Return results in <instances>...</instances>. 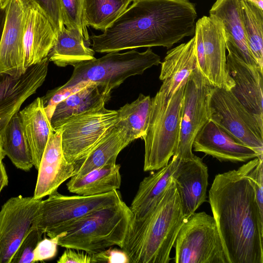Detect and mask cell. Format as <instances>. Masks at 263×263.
Instances as JSON below:
<instances>
[{"instance_id":"cell-22","label":"cell","mask_w":263,"mask_h":263,"mask_svg":"<svg viewBox=\"0 0 263 263\" xmlns=\"http://www.w3.org/2000/svg\"><path fill=\"white\" fill-rule=\"evenodd\" d=\"M161 64L159 79L162 84L159 90L171 96L186 82L197 67L195 36L186 43L168 50Z\"/></svg>"},{"instance_id":"cell-39","label":"cell","mask_w":263,"mask_h":263,"mask_svg":"<svg viewBox=\"0 0 263 263\" xmlns=\"http://www.w3.org/2000/svg\"><path fill=\"white\" fill-rule=\"evenodd\" d=\"M92 255V263H129L127 254L121 248L110 247Z\"/></svg>"},{"instance_id":"cell-28","label":"cell","mask_w":263,"mask_h":263,"mask_svg":"<svg viewBox=\"0 0 263 263\" xmlns=\"http://www.w3.org/2000/svg\"><path fill=\"white\" fill-rule=\"evenodd\" d=\"M80 32L64 26L57 33L54 44L48 58L59 67L74 66L81 62L94 59L95 51L89 46Z\"/></svg>"},{"instance_id":"cell-21","label":"cell","mask_w":263,"mask_h":263,"mask_svg":"<svg viewBox=\"0 0 263 263\" xmlns=\"http://www.w3.org/2000/svg\"><path fill=\"white\" fill-rule=\"evenodd\" d=\"M209 14L221 22L226 49L235 53L249 65L261 71L248 48L241 16L240 0H216Z\"/></svg>"},{"instance_id":"cell-9","label":"cell","mask_w":263,"mask_h":263,"mask_svg":"<svg viewBox=\"0 0 263 263\" xmlns=\"http://www.w3.org/2000/svg\"><path fill=\"white\" fill-rule=\"evenodd\" d=\"M214 87L198 67L186 81L182 102L179 142L174 154L181 161L194 157V140L211 119L210 101Z\"/></svg>"},{"instance_id":"cell-2","label":"cell","mask_w":263,"mask_h":263,"mask_svg":"<svg viewBox=\"0 0 263 263\" xmlns=\"http://www.w3.org/2000/svg\"><path fill=\"white\" fill-rule=\"evenodd\" d=\"M209 202L229 263H263V216L239 169L216 175Z\"/></svg>"},{"instance_id":"cell-8","label":"cell","mask_w":263,"mask_h":263,"mask_svg":"<svg viewBox=\"0 0 263 263\" xmlns=\"http://www.w3.org/2000/svg\"><path fill=\"white\" fill-rule=\"evenodd\" d=\"M106 103L70 118L58 128L61 131L62 149L68 162L74 163L83 158L117 122V111L106 109Z\"/></svg>"},{"instance_id":"cell-15","label":"cell","mask_w":263,"mask_h":263,"mask_svg":"<svg viewBox=\"0 0 263 263\" xmlns=\"http://www.w3.org/2000/svg\"><path fill=\"white\" fill-rule=\"evenodd\" d=\"M24 3L23 47L26 70L43 60L53 47L57 32L42 10L31 0Z\"/></svg>"},{"instance_id":"cell-18","label":"cell","mask_w":263,"mask_h":263,"mask_svg":"<svg viewBox=\"0 0 263 263\" xmlns=\"http://www.w3.org/2000/svg\"><path fill=\"white\" fill-rule=\"evenodd\" d=\"M74 163L65 159L62 146L61 131L50 135L37 170L38 175L33 197L42 199L57 191L67 179L74 176Z\"/></svg>"},{"instance_id":"cell-40","label":"cell","mask_w":263,"mask_h":263,"mask_svg":"<svg viewBox=\"0 0 263 263\" xmlns=\"http://www.w3.org/2000/svg\"><path fill=\"white\" fill-rule=\"evenodd\" d=\"M57 262L92 263V255L82 250L66 248Z\"/></svg>"},{"instance_id":"cell-30","label":"cell","mask_w":263,"mask_h":263,"mask_svg":"<svg viewBox=\"0 0 263 263\" xmlns=\"http://www.w3.org/2000/svg\"><path fill=\"white\" fill-rule=\"evenodd\" d=\"M152 98L140 93L138 98L117 110V123L125 128L132 142L146 134L150 118Z\"/></svg>"},{"instance_id":"cell-6","label":"cell","mask_w":263,"mask_h":263,"mask_svg":"<svg viewBox=\"0 0 263 263\" xmlns=\"http://www.w3.org/2000/svg\"><path fill=\"white\" fill-rule=\"evenodd\" d=\"M160 60L151 47L142 52L135 50L124 53L108 52L100 58L73 66L71 77L61 86L70 87L84 81L95 83L112 90L128 78L142 74L146 69L158 65Z\"/></svg>"},{"instance_id":"cell-36","label":"cell","mask_w":263,"mask_h":263,"mask_svg":"<svg viewBox=\"0 0 263 263\" xmlns=\"http://www.w3.org/2000/svg\"><path fill=\"white\" fill-rule=\"evenodd\" d=\"M91 83L82 81L72 87L64 88L61 86L48 90L42 98L45 111L49 120H51L54 109L59 102Z\"/></svg>"},{"instance_id":"cell-33","label":"cell","mask_w":263,"mask_h":263,"mask_svg":"<svg viewBox=\"0 0 263 263\" xmlns=\"http://www.w3.org/2000/svg\"><path fill=\"white\" fill-rule=\"evenodd\" d=\"M84 0H61L64 25L68 29L78 30L90 43L84 14Z\"/></svg>"},{"instance_id":"cell-45","label":"cell","mask_w":263,"mask_h":263,"mask_svg":"<svg viewBox=\"0 0 263 263\" xmlns=\"http://www.w3.org/2000/svg\"><path fill=\"white\" fill-rule=\"evenodd\" d=\"M11 118L0 120V131L3 128Z\"/></svg>"},{"instance_id":"cell-26","label":"cell","mask_w":263,"mask_h":263,"mask_svg":"<svg viewBox=\"0 0 263 263\" xmlns=\"http://www.w3.org/2000/svg\"><path fill=\"white\" fill-rule=\"evenodd\" d=\"M111 90L92 83L59 102L52 115L50 123L54 130L70 118L89 110L110 98Z\"/></svg>"},{"instance_id":"cell-46","label":"cell","mask_w":263,"mask_h":263,"mask_svg":"<svg viewBox=\"0 0 263 263\" xmlns=\"http://www.w3.org/2000/svg\"><path fill=\"white\" fill-rule=\"evenodd\" d=\"M9 0H0L1 9H5Z\"/></svg>"},{"instance_id":"cell-24","label":"cell","mask_w":263,"mask_h":263,"mask_svg":"<svg viewBox=\"0 0 263 263\" xmlns=\"http://www.w3.org/2000/svg\"><path fill=\"white\" fill-rule=\"evenodd\" d=\"M132 142L123 126L116 123L83 158L74 163L73 176L83 175L111 161Z\"/></svg>"},{"instance_id":"cell-11","label":"cell","mask_w":263,"mask_h":263,"mask_svg":"<svg viewBox=\"0 0 263 263\" xmlns=\"http://www.w3.org/2000/svg\"><path fill=\"white\" fill-rule=\"evenodd\" d=\"M121 200L118 190L89 196H66L56 191L42 200L32 225L48 235L92 211Z\"/></svg>"},{"instance_id":"cell-35","label":"cell","mask_w":263,"mask_h":263,"mask_svg":"<svg viewBox=\"0 0 263 263\" xmlns=\"http://www.w3.org/2000/svg\"><path fill=\"white\" fill-rule=\"evenodd\" d=\"M44 233L38 228L31 226L28 232L12 257L10 263H34L33 252Z\"/></svg>"},{"instance_id":"cell-34","label":"cell","mask_w":263,"mask_h":263,"mask_svg":"<svg viewBox=\"0 0 263 263\" xmlns=\"http://www.w3.org/2000/svg\"><path fill=\"white\" fill-rule=\"evenodd\" d=\"M238 169L251 182L260 213L263 216V156L247 161Z\"/></svg>"},{"instance_id":"cell-32","label":"cell","mask_w":263,"mask_h":263,"mask_svg":"<svg viewBox=\"0 0 263 263\" xmlns=\"http://www.w3.org/2000/svg\"><path fill=\"white\" fill-rule=\"evenodd\" d=\"M134 0H84V14L87 27L103 32L113 23Z\"/></svg>"},{"instance_id":"cell-4","label":"cell","mask_w":263,"mask_h":263,"mask_svg":"<svg viewBox=\"0 0 263 263\" xmlns=\"http://www.w3.org/2000/svg\"><path fill=\"white\" fill-rule=\"evenodd\" d=\"M134 215L123 200L92 211L50 234L58 245L93 254L114 246L122 248Z\"/></svg>"},{"instance_id":"cell-19","label":"cell","mask_w":263,"mask_h":263,"mask_svg":"<svg viewBox=\"0 0 263 263\" xmlns=\"http://www.w3.org/2000/svg\"><path fill=\"white\" fill-rule=\"evenodd\" d=\"M192 150L211 156L220 162H245L260 156L251 148L237 141L211 119L196 136Z\"/></svg>"},{"instance_id":"cell-7","label":"cell","mask_w":263,"mask_h":263,"mask_svg":"<svg viewBox=\"0 0 263 263\" xmlns=\"http://www.w3.org/2000/svg\"><path fill=\"white\" fill-rule=\"evenodd\" d=\"M173 247L176 263H229L215 220L205 212L184 221Z\"/></svg>"},{"instance_id":"cell-29","label":"cell","mask_w":263,"mask_h":263,"mask_svg":"<svg viewBox=\"0 0 263 263\" xmlns=\"http://www.w3.org/2000/svg\"><path fill=\"white\" fill-rule=\"evenodd\" d=\"M18 112L11 117L0 132L2 146L5 156L15 166L28 171L33 163Z\"/></svg>"},{"instance_id":"cell-12","label":"cell","mask_w":263,"mask_h":263,"mask_svg":"<svg viewBox=\"0 0 263 263\" xmlns=\"http://www.w3.org/2000/svg\"><path fill=\"white\" fill-rule=\"evenodd\" d=\"M42 199L21 195L11 197L0 211V263H10L28 232Z\"/></svg>"},{"instance_id":"cell-13","label":"cell","mask_w":263,"mask_h":263,"mask_svg":"<svg viewBox=\"0 0 263 263\" xmlns=\"http://www.w3.org/2000/svg\"><path fill=\"white\" fill-rule=\"evenodd\" d=\"M4 26L0 41V74L19 78L24 66L23 0H9L5 8Z\"/></svg>"},{"instance_id":"cell-38","label":"cell","mask_w":263,"mask_h":263,"mask_svg":"<svg viewBox=\"0 0 263 263\" xmlns=\"http://www.w3.org/2000/svg\"><path fill=\"white\" fill-rule=\"evenodd\" d=\"M60 234L49 238H44L38 243L33 252L34 262L44 261L54 257Z\"/></svg>"},{"instance_id":"cell-1","label":"cell","mask_w":263,"mask_h":263,"mask_svg":"<svg viewBox=\"0 0 263 263\" xmlns=\"http://www.w3.org/2000/svg\"><path fill=\"white\" fill-rule=\"evenodd\" d=\"M197 13L189 0H134L100 35H92V49L99 53L140 47L168 49L195 33Z\"/></svg>"},{"instance_id":"cell-41","label":"cell","mask_w":263,"mask_h":263,"mask_svg":"<svg viewBox=\"0 0 263 263\" xmlns=\"http://www.w3.org/2000/svg\"><path fill=\"white\" fill-rule=\"evenodd\" d=\"M194 36L197 67L201 74L205 77L204 47L201 28L198 21L195 24Z\"/></svg>"},{"instance_id":"cell-25","label":"cell","mask_w":263,"mask_h":263,"mask_svg":"<svg viewBox=\"0 0 263 263\" xmlns=\"http://www.w3.org/2000/svg\"><path fill=\"white\" fill-rule=\"evenodd\" d=\"M180 161V159L174 155L166 166L156 172L152 171L141 181L129 206L135 219L144 217L158 202Z\"/></svg>"},{"instance_id":"cell-17","label":"cell","mask_w":263,"mask_h":263,"mask_svg":"<svg viewBox=\"0 0 263 263\" xmlns=\"http://www.w3.org/2000/svg\"><path fill=\"white\" fill-rule=\"evenodd\" d=\"M49 62L47 57L29 67L19 78L0 74V120L11 118L18 112L24 102L42 85Z\"/></svg>"},{"instance_id":"cell-37","label":"cell","mask_w":263,"mask_h":263,"mask_svg":"<svg viewBox=\"0 0 263 263\" xmlns=\"http://www.w3.org/2000/svg\"><path fill=\"white\" fill-rule=\"evenodd\" d=\"M35 3L49 18L57 33L65 26L61 0H31Z\"/></svg>"},{"instance_id":"cell-43","label":"cell","mask_w":263,"mask_h":263,"mask_svg":"<svg viewBox=\"0 0 263 263\" xmlns=\"http://www.w3.org/2000/svg\"><path fill=\"white\" fill-rule=\"evenodd\" d=\"M5 9H0V41L5 21Z\"/></svg>"},{"instance_id":"cell-3","label":"cell","mask_w":263,"mask_h":263,"mask_svg":"<svg viewBox=\"0 0 263 263\" xmlns=\"http://www.w3.org/2000/svg\"><path fill=\"white\" fill-rule=\"evenodd\" d=\"M186 219L172 177L154 208L142 218H134L121 248L129 263H168L178 233Z\"/></svg>"},{"instance_id":"cell-5","label":"cell","mask_w":263,"mask_h":263,"mask_svg":"<svg viewBox=\"0 0 263 263\" xmlns=\"http://www.w3.org/2000/svg\"><path fill=\"white\" fill-rule=\"evenodd\" d=\"M186 82L171 96L159 90L152 98L148 126L142 138L144 141V171H155L166 166L175 154Z\"/></svg>"},{"instance_id":"cell-14","label":"cell","mask_w":263,"mask_h":263,"mask_svg":"<svg viewBox=\"0 0 263 263\" xmlns=\"http://www.w3.org/2000/svg\"><path fill=\"white\" fill-rule=\"evenodd\" d=\"M228 51L227 68L231 81L229 90L263 127V72Z\"/></svg>"},{"instance_id":"cell-20","label":"cell","mask_w":263,"mask_h":263,"mask_svg":"<svg viewBox=\"0 0 263 263\" xmlns=\"http://www.w3.org/2000/svg\"><path fill=\"white\" fill-rule=\"evenodd\" d=\"M172 177L178 191L183 214L187 219L206 201L208 168L200 157L194 155L180 160Z\"/></svg>"},{"instance_id":"cell-23","label":"cell","mask_w":263,"mask_h":263,"mask_svg":"<svg viewBox=\"0 0 263 263\" xmlns=\"http://www.w3.org/2000/svg\"><path fill=\"white\" fill-rule=\"evenodd\" d=\"M18 112L33 166L37 170L49 137L54 129L45 111L42 97H37Z\"/></svg>"},{"instance_id":"cell-47","label":"cell","mask_w":263,"mask_h":263,"mask_svg":"<svg viewBox=\"0 0 263 263\" xmlns=\"http://www.w3.org/2000/svg\"><path fill=\"white\" fill-rule=\"evenodd\" d=\"M0 9H1V3H0Z\"/></svg>"},{"instance_id":"cell-44","label":"cell","mask_w":263,"mask_h":263,"mask_svg":"<svg viewBox=\"0 0 263 263\" xmlns=\"http://www.w3.org/2000/svg\"><path fill=\"white\" fill-rule=\"evenodd\" d=\"M1 131H0V132H1ZM5 156H5V155L3 152V148H2L1 136V134H0V163L2 162V160L5 157Z\"/></svg>"},{"instance_id":"cell-10","label":"cell","mask_w":263,"mask_h":263,"mask_svg":"<svg viewBox=\"0 0 263 263\" xmlns=\"http://www.w3.org/2000/svg\"><path fill=\"white\" fill-rule=\"evenodd\" d=\"M211 119L237 141L263 156V127L229 89L214 87Z\"/></svg>"},{"instance_id":"cell-16","label":"cell","mask_w":263,"mask_h":263,"mask_svg":"<svg viewBox=\"0 0 263 263\" xmlns=\"http://www.w3.org/2000/svg\"><path fill=\"white\" fill-rule=\"evenodd\" d=\"M200 24L204 47L205 77L213 87L230 89L227 68L226 45L222 25L216 16H203Z\"/></svg>"},{"instance_id":"cell-27","label":"cell","mask_w":263,"mask_h":263,"mask_svg":"<svg viewBox=\"0 0 263 263\" xmlns=\"http://www.w3.org/2000/svg\"><path fill=\"white\" fill-rule=\"evenodd\" d=\"M120 165L111 161L80 176H72L67 183V190L78 195L89 196L106 194L120 189Z\"/></svg>"},{"instance_id":"cell-31","label":"cell","mask_w":263,"mask_h":263,"mask_svg":"<svg viewBox=\"0 0 263 263\" xmlns=\"http://www.w3.org/2000/svg\"><path fill=\"white\" fill-rule=\"evenodd\" d=\"M240 8L248 48L263 71V9L249 0H240Z\"/></svg>"},{"instance_id":"cell-42","label":"cell","mask_w":263,"mask_h":263,"mask_svg":"<svg viewBox=\"0 0 263 263\" xmlns=\"http://www.w3.org/2000/svg\"><path fill=\"white\" fill-rule=\"evenodd\" d=\"M8 177L3 162L0 163V193L2 190L8 185Z\"/></svg>"}]
</instances>
